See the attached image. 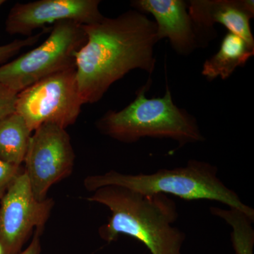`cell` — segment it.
<instances>
[{
	"label": "cell",
	"mask_w": 254,
	"mask_h": 254,
	"mask_svg": "<svg viewBox=\"0 0 254 254\" xmlns=\"http://www.w3.org/2000/svg\"><path fill=\"white\" fill-rule=\"evenodd\" d=\"M99 0H38L17 3L10 10L6 31L10 35L31 36L38 28L61 21L81 25L98 23L105 16L100 12Z\"/></svg>",
	"instance_id": "9"
},
{
	"label": "cell",
	"mask_w": 254,
	"mask_h": 254,
	"mask_svg": "<svg viewBox=\"0 0 254 254\" xmlns=\"http://www.w3.org/2000/svg\"><path fill=\"white\" fill-rule=\"evenodd\" d=\"M254 55L253 47L228 32L222 40L218 51L203 63L201 74L208 81L218 78L226 80L237 68L245 66Z\"/></svg>",
	"instance_id": "12"
},
{
	"label": "cell",
	"mask_w": 254,
	"mask_h": 254,
	"mask_svg": "<svg viewBox=\"0 0 254 254\" xmlns=\"http://www.w3.org/2000/svg\"><path fill=\"white\" fill-rule=\"evenodd\" d=\"M50 28H43V31L36 35L27 37L25 39H16L8 44L0 46V64L13 58L23 48L36 44L46 32L50 31Z\"/></svg>",
	"instance_id": "15"
},
{
	"label": "cell",
	"mask_w": 254,
	"mask_h": 254,
	"mask_svg": "<svg viewBox=\"0 0 254 254\" xmlns=\"http://www.w3.org/2000/svg\"><path fill=\"white\" fill-rule=\"evenodd\" d=\"M86 42L76 55V79L83 105L99 101L110 86L134 69L152 74L158 43L155 21L130 9L118 17L82 25Z\"/></svg>",
	"instance_id": "1"
},
{
	"label": "cell",
	"mask_w": 254,
	"mask_h": 254,
	"mask_svg": "<svg viewBox=\"0 0 254 254\" xmlns=\"http://www.w3.org/2000/svg\"><path fill=\"white\" fill-rule=\"evenodd\" d=\"M86 42L82 25L55 23L41 45L0 66V83L18 93L43 78L75 67L76 53Z\"/></svg>",
	"instance_id": "5"
},
{
	"label": "cell",
	"mask_w": 254,
	"mask_h": 254,
	"mask_svg": "<svg viewBox=\"0 0 254 254\" xmlns=\"http://www.w3.org/2000/svg\"><path fill=\"white\" fill-rule=\"evenodd\" d=\"M41 235L42 231L36 230L27 248L21 251L18 254H41Z\"/></svg>",
	"instance_id": "18"
},
{
	"label": "cell",
	"mask_w": 254,
	"mask_h": 254,
	"mask_svg": "<svg viewBox=\"0 0 254 254\" xmlns=\"http://www.w3.org/2000/svg\"><path fill=\"white\" fill-rule=\"evenodd\" d=\"M165 95L148 98L146 93L151 77L139 89L136 98L126 108L110 110L96 122L103 134L123 143H136L142 138H166L179 147L205 141L196 118L175 103L166 79Z\"/></svg>",
	"instance_id": "3"
},
{
	"label": "cell",
	"mask_w": 254,
	"mask_h": 254,
	"mask_svg": "<svg viewBox=\"0 0 254 254\" xmlns=\"http://www.w3.org/2000/svg\"><path fill=\"white\" fill-rule=\"evenodd\" d=\"M0 254H4V251H3V248L1 245H0Z\"/></svg>",
	"instance_id": "19"
},
{
	"label": "cell",
	"mask_w": 254,
	"mask_h": 254,
	"mask_svg": "<svg viewBox=\"0 0 254 254\" xmlns=\"http://www.w3.org/2000/svg\"><path fill=\"white\" fill-rule=\"evenodd\" d=\"M5 3L4 0H0V6H1V5L4 4Z\"/></svg>",
	"instance_id": "20"
},
{
	"label": "cell",
	"mask_w": 254,
	"mask_h": 254,
	"mask_svg": "<svg viewBox=\"0 0 254 254\" xmlns=\"http://www.w3.org/2000/svg\"><path fill=\"white\" fill-rule=\"evenodd\" d=\"M18 93L0 83V121L16 112Z\"/></svg>",
	"instance_id": "17"
},
{
	"label": "cell",
	"mask_w": 254,
	"mask_h": 254,
	"mask_svg": "<svg viewBox=\"0 0 254 254\" xmlns=\"http://www.w3.org/2000/svg\"><path fill=\"white\" fill-rule=\"evenodd\" d=\"M83 105L75 66L43 78L18 93L16 113L32 132L46 124L66 129L76 123Z\"/></svg>",
	"instance_id": "6"
},
{
	"label": "cell",
	"mask_w": 254,
	"mask_h": 254,
	"mask_svg": "<svg viewBox=\"0 0 254 254\" xmlns=\"http://www.w3.org/2000/svg\"><path fill=\"white\" fill-rule=\"evenodd\" d=\"M22 172L21 166L6 163L0 159V199Z\"/></svg>",
	"instance_id": "16"
},
{
	"label": "cell",
	"mask_w": 254,
	"mask_h": 254,
	"mask_svg": "<svg viewBox=\"0 0 254 254\" xmlns=\"http://www.w3.org/2000/svg\"><path fill=\"white\" fill-rule=\"evenodd\" d=\"M87 200L105 205L111 212L108 223L99 229L100 236L107 242L127 235L141 242L151 254H182L186 235L173 226L179 213L168 195L107 186L93 191Z\"/></svg>",
	"instance_id": "2"
},
{
	"label": "cell",
	"mask_w": 254,
	"mask_h": 254,
	"mask_svg": "<svg viewBox=\"0 0 254 254\" xmlns=\"http://www.w3.org/2000/svg\"><path fill=\"white\" fill-rule=\"evenodd\" d=\"M54 206L53 198L38 200L24 170L0 203V245L4 254H18L34 230L43 232Z\"/></svg>",
	"instance_id": "8"
},
{
	"label": "cell",
	"mask_w": 254,
	"mask_h": 254,
	"mask_svg": "<svg viewBox=\"0 0 254 254\" xmlns=\"http://www.w3.org/2000/svg\"><path fill=\"white\" fill-rule=\"evenodd\" d=\"M32 133L25 157V173L38 200L50 189L72 173L75 153L71 138L63 127L46 124Z\"/></svg>",
	"instance_id": "7"
},
{
	"label": "cell",
	"mask_w": 254,
	"mask_h": 254,
	"mask_svg": "<svg viewBox=\"0 0 254 254\" xmlns=\"http://www.w3.org/2000/svg\"><path fill=\"white\" fill-rule=\"evenodd\" d=\"M210 211L231 227V242L235 254H254V220L237 209L211 207Z\"/></svg>",
	"instance_id": "14"
},
{
	"label": "cell",
	"mask_w": 254,
	"mask_h": 254,
	"mask_svg": "<svg viewBox=\"0 0 254 254\" xmlns=\"http://www.w3.org/2000/svg\"><path fill=\"white\" fill-rule=\"evenodd\" d=\"M133 9L151 14L157 27L158 41L168 38L177 55L189 56L209 43L201 34L188 11L185 0H133Z\"/></svg>",
	"instance_id": "10"
},
{
	"label": "cell",
	"mask_w": 254,
	"mask_h": 254,
	"mask_svg": "<svg viewBox=\"0 0 254 254\" xmlns=\"http://www.w3.org/2000/svg\"><path fill=\"white\" fill-rule=\"evenodd\" d=\"M33 132L21 115L15 113L0 121V159L21 166Z\"/></svg>",
	"instance_id": "13"
},
{
	"label": "cell",
	"mask_w": 254,
	"mask_h": 254,
	"mask_svg": "<svg viewBox=\"0 0 254 254\" xmlns=\"http://www.w3.org/2000/svg\"><path fill=\"white\" fill-rule=\"evenodd\" d=\"M188 11L197 27L210 43L216 38V23L245 40L254 48L250 21L254 16L253 0H190Z\"/></svg>",
	"instance_id": "11"
},
{
	"label": "cell",
	"mask_w": 254,
	"mask_h": 254,
	"mask_svg": "<svg viewBox=\"0 0 254 254\" xmlns=\"http://www.w3.org/2000/svg\"><path fill=\"white\" fill-rule=\"evenodd\" d=\"M218 168L208 162L190 160L183 167L160 169L151 174L126 175L111 170L87 177L83 182L88 191L107 186H118L143 194L172 195L186 200L219 202L237 209L254 220V210L240 199L218 176Z\"/></svg>",
	"instance_id": "4"
}]
</instances>
